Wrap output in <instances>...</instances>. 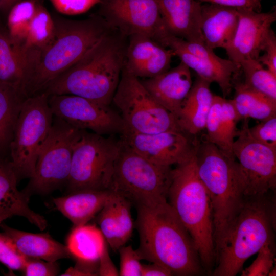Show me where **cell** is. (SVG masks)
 <instances>
[{"mask_svg": "<svg viewBox=\"0 0 276 276\" xmlns=\"http://www.w3.org/2000/svg\"><path fill=\"white\" fill-rule=\"evenodd\" d=\"M135 207L142 260L162 265L173 275L206 272L192 237L167 201Z\"/></svg>", "mask_w": 276, "mask_h": 276, "instance_id": "6da1fadb", "label": "cell"}, {"mask_svg": "<svg viewBox=\"0 0 276 276\" xmlns=\"http://www.w3.org/2000/svg\"><path fill=\"white\" fill-rule=\"evenodd\" d=\"M112 31L55 79L44 93L48 96L75 95L110 106L124 67L126 49L122 39L124 37L114 35Z\"/></svg>", "mask_w": 276, "mask_h": 276, "instance_id": "7a4b0ae2", "label": "cell"}, {"mask_svg": "<svg viewBox=\"0 0 276 276\" xmlns=\"http://www.w3.org/2000/svg\"><path fill=\"white\" fill-rule=\"evenodd\" d=\"M52 15L54 36L28 71L24 92L26 98L44 93L55 79L112 30L99 15L83 20Z\"/></svg>", "mask_w": 276, "mask_h": 276, "instance_id": "3957f363", "label": "cell"}, {"mask_svg": "<svg viewBox=\"0 0 276 276\" xmlns=\"http://www.w3.org/2000/svg\"><path fill=\"white\" fill-rule=\"evenodd\" d=\"M195 152L173 169L167 201L192 237L205 272L211 274L215 265L213 212L197 172Z\"/></svg>", "mask_w": 276, "mask_h": 276, "instance_id": "277c9868", "label": "cell"}, {"mask_svg": "<svg viewBox=\"0 0 276 276\" xmlns=\"http://www.w3.org/2000/svg\"><path fill=\"white\" fill-rule=\"evenodd\" d=\"M195 157L198 174L211 203L216 258L244 205L245 196L236 159L226 156L206 137L197 141Z\"/></svg>", "mask_w": 276, "mask_h": 276, "instance_id": "5b68a950", "label": "cell"}, {"mask_svg": "<svg viewBox=\"0 0 276 276\" xmlns=\"http://www.w3.org/2000/svg\"><path fill=\"white\" fill-rule=\"evenodd\" d=\"M275 203L270 193L245 197L244 205L219 247L212 275L235 276L246 261L266 244L274 245Z\"/></svg>", "mask_w": 276, "mask_h": 276, "instance_id": "8992f818", "label": "cell"}, {"mask_svg": "<svg viewBox=\"0 0 276 276\" xmlns=\"http://www.w3.org/2000/svg\"><path fill=\"white\" fill-rule=\"evenodd\" d=\"M120 140L110 190L134 206L167 201L173 168L146 159Z\"/></svg>", "mask_w": 276, "mask_h": 276, "instance_id": "52a82bcc", "label": "cell"}, {"mask_svg": "<svg viewBox=\"0 0 276 276\" xmlns=\"http://www.w3.org/2000/svg\"><path fill=\"white\" fill-rule=\"evenodd\" d=\"M53 117L45 93L28 97L23 101L9 148L10 160L18 181L32 176L50 134Z\"/></svg>", "mask_w": 276, "mask_h": 276, "instance_id": "ba28073f", "label": "cell"}, {"mask_svg": "<svg viewBox=\"0 0 276 276\" xmlns=\"http://www.w3.org/2000/svg\"><path fill=\"white\" fill-rule=\"evenodd\" d=\"M120 149V139L82 130L73 150L68 192L110 190Z\"/></svg>", "mask_w": 276, "mask_h": 276, "instance_id": "9c48e42d", "label": "cell"}, {"mask_svg": "<svg viewBox=\"0 0 276 276\" xmlns=\"http://www.w3.org/2000/svg\"><path fill=\"white\" fill-rule=\"evenodd\" d=\"M82 130L54 116L50 134L38 157L34 172L23 191L47 194L66 184L74 147Z\"/></svg>", "mask_w": 276, "mask_h": 276, "instance_id": "30bf717a", "label": "cell"}, {"mask_svg": "<svg viewBox=\"0 0 276 276\" xmlns=\"http://www.w3.org/2000/svg\"><path fill=\"white\" fill-rule=\"evenodd\" d=\"M112 102L125 129L145 134L180 130L174 116L152 97L139 78L124 68Z\"/></svg>", "mask_w": 276, "mask_h": 276, "instance_id": "8fae6325", "label": "cell"}, {"mask_svg": "<svg viewBox=\"0 0 276 276\" xmlns=\"http://www.w3.org/2000/svg\"><path fill=\"white\" fill-rule=\"evenodd\" d=\"M248 120L244 119L234 141L233 154L245 197L262 196L276 188V150L262 144L249 134Z\"/></svg>", "mask_w": 276, "mask_h": 276, "instance_id": "7c38bea8", "label": "cell"}, {"mask_svg": "<svg viewBox=\"0 0 276 276\" xmlns=\"http://www.w3.org/2000/svg\"><path fill=\"white\" fill-rule=\"evenodd\" d=\"M99 15L122 36L142 34L162 44L169 34L157 0H101Z\"/></svg>", "mask_w": 276, "mask_h": 276, "instance_id": "4fadbf2b", "label": "cell"}, {"mask_svg": "<svg viewBox=\"0 0 276 276\" xmlns=\"http://www.w3.org/2000/svg\"><path fill=\"white\" fill-rule=\"evenodd\" d=\"M48 102L54 116L79 129L111 136L125 128L120 114L110 106L72 95H50Z\"/></svg>", "mask_w": 276, "mask_h": 276, "instance_id": "5bb4252c", "label": "cell"}, {"mask_svg": "<svg viewBox=\"0 0 276 276\" xmlns=\"http://www.w3.org/2000/svg\"><path fill=\"white\" fill-rule=\"evenodd\" d=\"M190 136L180 130L145 134L124 129L120 139L146 159L171 167L184 161L195 152L197 140Z\"/></svg>", "mask_w": 276, "mask_h": 276, "instance_id": "9a60e30c", "label": "cell"}, {"mask_svg": "<svg viewBox=\"0 0 276 276\" xmlns=\"http://www.w3.org/2000/svg\"><path fill=\"white\" fill-rule=\"evenodd\" d=\"M237 11L238 24L235 33L224 49L228 59L239 65L243 60L258 59L276 21V12H259L249 9Z\"/></svg>", "mask_w": 276, "mask_h": 276, "instance_id": "2e32d148", "label": "cell"}, {"mask_svg": "<svg viewBox=\"0 0 276 276\" xmlns=\"http://www.w3.org/2000/svg\"><path fill=\"white\" fill-rule=\"evenodd\" d=\"M162 45L171 49L174 55L197 73V76L211 83L218 84L224 97L230 94L233 77L239 71V65L229 59L220 58L214 51L203 56H195L180 44L177 37L169 34L164 38Z\"/></svg>", "mask_w": 276, "mask_h": 276, "instance_id": "e0dca14e", "label": "cell"}, {"mask_svg": "<svg viewBox=\"0 0 276 276\" xmlns=\"http://www.w3.org/2000/svg\"><path fill=\"white\" fill-rule=\"evenodd\" d=\"M141 81L152 97L175 118L193 84L190 69L181 61L156 77Z\"/></svg>", "mask_w": 276, "mask_h": 276, "instance_id": "ac0fdd59", "label": "cell"}, {"mask_svg": "<svg viewBox=\"0 0 276 276\" xmlns=\"http://www.w3.org/2000/svg\"><path fill=\"white\" fill-rule=\"evenodd\" d=\"M168 33L187 41L204 43L200 29L201 2L197 0H157Z\"/></svg>", "mask_w": 276, "mask_h": 276, "instance_id": "d6986e66", "label": "cell"}, {"mask_svg": "<svg viewBox=\"0 0 276 276\" xmlns=\"http://www.w3.org/2000/svg\"><path fill=\"white\" fill-rule=\"evenodd\" d=\"M132 205L128 199L112 191L98 214L97 221L99 228L114 251L125 245L132 235L134 223L131 213Z\"/></svg>", "mask_w": 276, "mask_h": 276, "instance_id": "ffe728a7", "label": "cell"}, {"mask_svg": "<svg viewBox=\"0 0 276 276\" xmlns=\"http://www.w3.org/2000/svg\"><path fill=\"white\" fill-rule=\"evenodd\" d=\"M18 180L10 159L0 156V214L19 216L43 231L47 226L44 218L29 206V197L17 188Z\"/></svg>", "mask_w": 276, "mask_h": 276, "instance_id": "44dd1931", "label": "cell"}, {"mask_svg": "<svg viewBox=\"0 0 276 276\" xmlns=\"http://www.w3.org/2000/svg\"><path fill=\"white\" fill-rule=\"evenodd\" d=\"M211 83L197 76L176 118L179 128L193 136L205 128L214 94Z\"/></svg>", "mask_w": 276, "mask_h": 276, "instance_id": "7402d4cb", "label": "cell"}, {"mask_svg": "<svg viewBox=\"0 0 276 276\" xmlns=\"http://www.w3.org/2000/svg\"><path fill=\"white\" fill-rule=\"evenodd\" d=\"M238 24L237 9L219 5H201L200 29L210 48L225 47L233 38Z\"/></svg>", "mask_w": 276, "mask_h": 276, "instance_id": "603a6c76", "label": "cell"}, {"mask_svg": "<svg viewBox=\"0 0 276 276\" xmlns=\"http://www.w3.org/2000/svg\"><path fill=\"white\" fill-rule=\"evenodd\" d=\"M111 193V190L78 191L53 201L57 210L78 226L87 223L98 214Z\"/></svg>", "mask_w": 276, "mask_h": 276, "instance_id": "cb8c5ba5", "label": "cell"}, {"mask_svg": "<svg viewBox=\"0 0 276 276\" xmlns=\"http://www.w3.org/2000/svg\"><path fill=\"white\" fill-rule=\"evenodd\" d=\"M3 233L13 242L26 257L47 261L71 257L66 246L55 240L49 234L26 232L0 223Z\"/></svg>", "mask_w": 276, "mask_h": 276, "instance_id": "d4e9b609", "label": "cell"}, {"mask_svg": "<svg viewBox=\"0 0 276 276\" xmlns=\"http://www.w3.org/2000/svg\"><path fill=\"white\" fill-rule=\"evenodd\" d=\"M54 33L52 15L39 3L26 36L17 49L24 67L26 81L29 70L51 43Z\"/></svg>", "mask_w": 276, "mask_h": 276, "instance_id": "484cf974", "label": "cell"}, {"mask_svg": "<svg viewBox=\"0 0 276 276\" xmlns=\"http://www.w3.org/2000/svg\"><path fill=\"white\" fill-rule=\"evenodd\" d=\"M107 244L100 228L86 223L74 226L68 235L66 246L71 257L77 262L98 264Z\"/></svg>", "mask_w": 276, "mask_h": 276, "instance_id": "4316f807", "label": "cell"}, {"mask_svg": "<svg viewBox=\"0 0 276 276\" xmlns=\"http://www.w3.org/2000/svg\"><path fill=\"white\" fill-rule=\"evenodd\" d=\"M26 75L21 58L7 28L0 21V86L12 89L26 99Z\"/></svg>", "mask_w": 276, "mask_h": 276, "instance_id": "83f0119b", "label": "cell"}, {"mask_svg": "<svg viewBox=\"0 0 276 276\" xmlns=\"http://www.w3.org/2000/svg\"><path fill=\"white\" fill-rule=\"evenodd\" d=\"M235 95L231 99L240 120L253 119L263 121L276 116V100L236 82Z\"/></svg>", "mask_w": 276, "mask_h": 276, "instance_id": "f1b7e54d", "label": "cell"}, {"mask_svg": "<svg viewBox=\"0 0 276 276\" xmlns=\"http://www.w3.org/2000/svg\"><path fill=\"white\" fill-rule=\"evenodd\" d=\"M25 98L15 91L0 86V156L6 158L16 121Z\"/></svg>", "mask_w": 276, "mask_h": 276, "instance_id": "f546056e", "label": "cell"}, {"mask_svg": "<svg viewBox=\"0 0 276 276\" xmlns=\"http://www.w3.org/2000/svg\"><path fill=\"white\" fill-rule=\"evenodd\" d=\"M39 3L36 0H22L8 13L7 30L16 49L25 39Z\"/></svg>", "mask_w": 276, "mask_h": 276, "instance_id": "4dcf8cb0", "label": "cell"}, {"mask_svg": "<svg viewBox=\"0 0 276 276\" xmlns=\"http://www.w3.org/2000/svg\"><path fill=\"white\" fill-rule=\"evenodd\" d=\"M239 65L246 86L276 100V75L264 68L256 59L243 60Z\"/></svg>", "mask_w": 276, "mask_h": 276, "instance_id": "1f68e13d", "label": "cell"}, {"mask_svg": "<svg viewBox=\"0 0 276 276\" xmlns=\"http://www.w3.org/2000/svg\"><path fill=\"white\" fill-rule=\"evenodd\" d=\"M129 38V41L126 46L123 68L132 74L163 45L144 35L136 34Z\"/></svg>", "mask_w": 276, "mask_h": 276, "instance_id": "d6a6232c", "label": "cell"}, {"mask_svg": "<svg viewBox=\"0 0 276 276\" xmlns=\"http://www.w3.org/2000/svg\"><path fill=\"white\" fill-rule=\"evenodd\" d=\"M221 118L227 156L230 158L236 159L233 154V147L238 131L237 125L240 119L232 100L224 97H223L222 101Z\"/></svg>", "mask_w": 276, "mask_h": 276, "instance_id": "836d02e7", "label": "cell"}, {"mask_svg": "<svg viewBox=\"0 0 276 276\" xmlns=\"http://www.w3.org/2000/svg\"><path fill=\"white\" fill-rule=\"evenodd\" d=\"M222 99L223 97L219 96L214 95L213 103L207 117L205 128L207 131L206 139L216 145L227 156L221 118Z\"/></svg>", "mask_w": 276, "mask_h": 276, "instance_id": "e575fe53", "label": "cell"}, {"mask_svg": "<svg viewBox=\"0 0 276 276\" xmlns=\"http://www.w3.org/2000/svg\"><path fill=\"white\" fill-rule=\"evenodd\" d=\"M174 55L171 49L162 46L152 57L136 70L132 75L138 78L148 79L156 77L170 69Z\"/></svg>", "mask_w": 276, "mask_h": 276, "instance_id": "d590c367", "label": "cell"}, {"mask_svg": "<svg viewBox=\"0 0 276 276\" xmlns=\"http://www.w3.org/2000/svg\"><path fill=\"white\" fill-rule=\"evenodd\" d=\"M27 259L10 238L3 233H0L1 263L10 270L23 271Z\"/></svg>", "mask_w": 276, "mask_h": 276, "instance_id": "8d00e7d4", "label": "cell"}, {"mask_svg": "<svg viewBox=\"0 0 276 276\" xmlns=\"http://www.w3.org/2000/svg\"><path fill=\"white\" fill-rule=\"evenodd\" d=\"M274 245L266 244L257 252L258 255L253 262L244 270L242 276H268L274 267L275 261Z\"/></svg>", "mask_w": 276, "mask_h": 276, "instance_id": "74e56055", "label": "cell"}, {"mask_svg": "<svg viewBox=\"0 0 276 276\" xmlns=\"http://www.w3.org/2000/svg\"><path fill=\"white\" fill-rule=\"evenodd\" d=\"M120 255V276H141L142 264V259L136 249L131 245H124L118 250Z\"/></svg>", "mask_w": 276, "mask_h": 276, "instance_id": "f35d334b", "label": "cell"}, {"mask_svg": "<svg viewBox=\"0 0 276 276\" xmlns=\"http://www.w3.org/2000/svg\"><path fill=\"white\" fill-rule=\"evenodd\" d=\"M250 135L258 142L276 150V116L248 127Z\"/></svg>", "mask_w": 276, "mask_h": 276, "instance_id": "ab89813d", "label": "cell"}, {"mask_svg": "<svg viewBox=\"0 0 276 276\" xmlns=\"http://www.w3.org/2000/svg\"><path fill=\"white\" fill-rule=\"evenodd\" d=\"M49 1L59 13L68 15H78L85 13L101 2V0Z\"/></svg>", "mask_w": 276, "mask_h": 276, "instance_id": "60d3db41", "label": "cell"}, {"mask_svg": "<svg viewBox=\"0 0 276 276\" xmlns=\"http://www.w3.org/2000/svg\"><path fill=\"white\" fill-rule=\"evenodd\" d=\"M26 276H55L59 272L56 262L28 258L23 270Z\"/></svg>", "mask_w": 276, "mask_h": 276, "instance_id": "b9f144b4", "label": "cell"}, {"mask_svg": "<svg viewBox=\"0 0 276 276\" xmlns=\"http://www.w3.org/2000/svg\"><path fill=\"white\" fill-rule=\"evenodd\" d=\"M262 52L258 61L271 72L276 75V35L271 29L264 43Z\"/></svg>", "mask_w": 276, "mask_h": 276, "instance_id": "7bdbcfd3", "label": "cell"}, {"mask_svg": "<svg viewBox=\"0 0 276 276\" xmlns=\"http://www.w3.org/2000/svg\"><path fill=\"white\" fill-rule=\"evenodd\" d=\"M200 2L214 4L221 6L234 8L237 9H249L261 12V0H197Z\"/></svg>", "mask_w": 276, "mask_h": 276, "instance_id": "ee69618b", "label": "cell"}, {"mask_svg": "<svg viewBox=\"0 0 276 276\" xmlns=\"http://www.w3.org/2000/svg\"><path fill=\"white\" fill-rule=\"evenodd\" d=\"M61 275H98V264L85 263L77 261L74 267H70Z\"/></svg>", "mask_w": 276, "mask_h": 276, "instance_id": "f6af8a7d", "label": "cell"}, {"mask_svg": "<svg viewBox=\"0 0 276 276\" xmlns=\"http://www.w3.org/2000/svg\"><path fill=\"white\" fill-rule=\"evenodd\" d=\"M98 275H119V271L109 256L107 246L105 247L99 260Z\"/></svg>", "mask_w": 276, "mask_h": 276, "instance_id": "bcb514c9", "label": "cell"}, {"mask_svg": "<svg viewBox=\"0 0 276 276\" xmlns=\"http://www.w3.org/2000/svg\"><path fill=\"white\" fill-rule=\"evenodd\" d=\"M172 273L162 265L151 263L149 264H142L141 276H170Z\"/></svg>", "mask_w": 276, "mask_h": 276, "instance_id": "7dc6e473", "label": "cell"}, {"mask_svg": "<svg viewBox=\"0 0 276 276\" xmlns=\"http://www.w3.org/2000/svg\"><path fill=\"white\" fill-rule=\"evenodd\" d=\"M22 0H1L0 11L4 13L9 12L10 9L17 3Z\"/></svg>", "mask_w": 276, "mask_h": 276, "instance_id": "c3c4849f", "label": "cell"}, {"mask_svg": "<svg viewBox=\"0 0 276 276\" xmlns=\"http://www.w3.org/2000/svg\"><path fill=\"white\" fill-rule=\"evenodd\" d=\"M275 267H273L270 271L268 276H275L276 275Z\"/></svg>", "mask_w": 276, "mask_h": 276, "instance_id": "681fc988", "label": "cell"}, {"mask_svg": "<svg viewBox=\"0 0 276 276\" xmlns=\"http://www.w3.org/2000/svg\"><path fill=\"white\" fill-rule=\"evenodd\" d=\"M8 218L9 217L8 216L0 214V223Z\"/></svg>", "mask_w": 276, "mask_h": 276, "instance_id": "f907efd6", "label": "cell"}, {"mask_svg": "<svg viewBox=\"0 0 276 276\" xmlns=\"http://www.w3.org/2000/svg\"><path fill=\"white\" fill-rule=\"evenodd\" d=\"M0 2H1V0H0Z\"/></svg>", "mask_w": 276, "mask_h": 276, "instance_id": "816d5d0a", "label": "cell"}]
</instances>
